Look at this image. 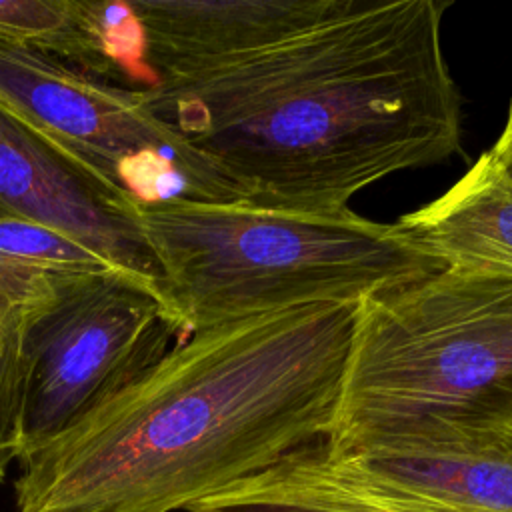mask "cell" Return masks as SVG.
<instances>
[{"label":"cell","instance_id":"6da1fadb","mask_svg":"<svg viewBox=\"0 0 512 512\" xmlns=\"http://www.w3.org/2000/svg\"><path fill=\"white\" fill-rule=\"evenodd\" d=\"M446 8L348 0L258 54L140 90L230 172L248 204L336 214L374 182L460 152Z\"/></svg>","mask_w":512,"mask_h":512},{"label":"cell","instance_id":"7a4b0ae2","mask_svg":"<svg viewBox=\"0 0 512 512\" xmlns=\"http://www.w3.org/2000/svg\"><path fill=\"white\" fill-rule=\"evenodd\" d=\"M354 318L304 306L178 338L18 462V512H184L322 442Z\"/></svg>","mask_w":512,"mask_h":512},{"label":"cell","instance_id":"3957f363","mask_svg":"<svg viewBox=\"0 0 512 512\" xmlns=\"http://www.w3.org/2000/svg\"><path fill=\"white\" fill-rule=\"evenodd\" d=\"M512 426V278L440 270L356 306L324 446L462 444Z\"/></svg>","mask_w":512,"mask_h":512},{"label":"cell","instance_id":"277c9868","mask_svg":"<svg viewBox=\"0 0 512 512\" xmlns=\"http://www.w3.org/2000/svg\"><path fill=\"white\" fill-rule=\"evenodd\" d=\"M178 338L304 306H358L442 264L396 224L356 212L298 214L248 202L172 200L138 208Z\"/></svg>","mask_w":512,"mask_h":512},{"label":"cell","instance_id":"5b68a950","mask_svg":"<svg viewBox=\"0 0 512 512\" xmlns=\"http://www.w3.org/2000/svg\"><path fill=\"white\" fill-rule=\"evenodd\" d=\"M0 102L138 206L248 202L210 152L154 114L140 88L0 42Z\"/></svg>","mask_w":512,"mask_h":512},{"label":"cell","instance_id":"8992f818","mask_svg":"<svg viewBox=\"0 0 512 512\" xmlns=\"http://www.w3.org/2000/svg\"><path fill=\"white\" fill-rule=\"evenodd\" d=\"M172 338L154 282L122 270L64 274L30 334L22 458L154 366Z\"/></svg>","mask_w":512,"mask_h":512},{"label":"cell","instance_id":"52a82bcc","mask_svg":"<svg viewBox=\"0 0 512 512\" xmlns=\"http://www.w3.org/2000/svg\"><path fill=\"white\" fill-rule=\"evenodd\" d=\"M138 204L0 102V218H24L86 244L116 268L158 282ZM158 286V284H156Z\"/></svg>","mask_w":512,"mask_h":512},{"label":"cell","instance_id":"ba28073f","mask_svg":"<svg viewBox=\"0 0 512 512\" xmlns=\"http://www.w3.org/2000/svg\"><path fill=\"white\" fill-rule=\"evenodd\" d=\"M158 80L258 54L322 22L348 0H128Z\"/></svg>","mask_w":512,"mask_h":512},{"label":"cell","instance_id":"9c48e42d","mask_svg":"<svg viewBox=\"0 0 512 512\" xmlns=\"http://www.w3.org/2000/svg\"><path fill=\"white\" fill-rule=\"evenodd\" d=\"M336 458L412 512H512V426L462 444Z\"/></svg>","mask_w":512,"mask_h":512},{"label":"cell","instance_id":"30bf717a","mask_svg":"<svg viewBox=\"0 0 512 512\" xmlns=\"http://www.w3.org/2000/svg\"><path fill=\"white\" fill-rule=\"evenodd\" d=\"M0 42L40 52L110 84H156L130 2L0 0Z\"/></svg>","mask_w":512,"mask_h":512},{"label":"cell","instance_id":"8fae6325","mask_svg":"<svg viewBox=\"0 0 512 512\" xmlns=\"http://www.w3.org/2000/svg\"><path fill=\"white\" fill-rule=\"evenodd\" d=\"M396 226L446 270L512 278V176L490 150Z\"/></svg>","mask_w":512,"mask_h":512},{"label":"cell","instance_id":"7c38bea8","mask_svg":"<svg viewBox=\"0 0 512 512\" xmlns=\"http://www.w3.org/2000/svg\"><path fill=\"white\" fill-rule=\"evenodd\" d=\"M184 512H412L332 456L324 440L200 500Z\"/></svg>","mask_w":512,"mask_h":512},{"label":"cell","instance_id":"4fadbf2b","mask_svg":"<svg viewBox=\"0 0 512 512\" xmlns=\"http://www.w3.org/2000/svg\"><path fill=\"white\" fill-rule=\"evenodd\" d=\"M64 274L0 254V482L22 458L30 334Z\"/></svg>","mask_w":512,"mask_h":512},{"label":"cell","instance_id":"5bb4252c","mask_svg":"<svg viewBox=\"0 0 512 512\" xmlns=\"http://www.w3.org/2000/svg\"><path fill=\"white\" fill-rule=\"evenodd\" d=\"M0 254L66 274H104L120 270L72 236L14 216L0 218Z\"/></svg>","mask_w":512,"mask_h":512},{"label":"cell","instance_id":"9a60e30c","mask_svg":"<svg viewBox=\"0 0 512 512\" xmlns=\"http://www.w3.org/2000/svg\"><path fill=\"white\" fill-rule=\"evenodd\" d=\"M490 152L500 160V164L512 176V100H510V106H508V116H506L504 128H502V132H500V136H498V140H496V144L492 146Z\"/></svg>","mask_w":512,"mask_h":512}]
</instances>
